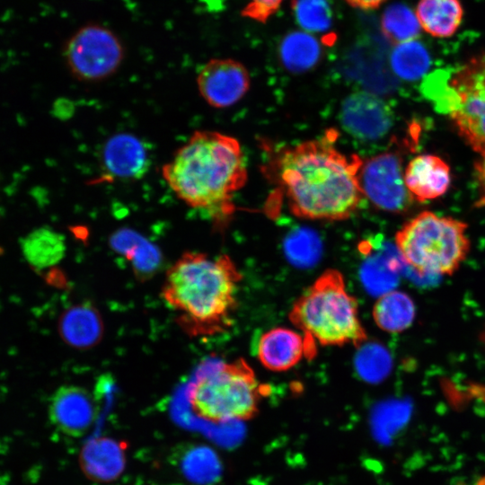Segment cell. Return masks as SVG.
I'll return each instance as SVG.
<instances>
[{
	"mask_svg": "<svg viewBox=\"0 0 485 485\" xmlns=\"http://www.w3.org/2000/svg\"><path fill=\"white\" fill-rule=\"evenodd\" d=\"M334 134L287 147L274 162L291 212L303 218L342 220L357 207L362 161L333 145Z\"/></svg>",
	"mask_w": 485,
	"mask_h": 485,
	"instance_id": "cell-1",
	"label": "cell"
},
{
	"mask_svg": "<svg viewBox=\"0 0 485 485\" xmlns=\"http://www.w3.org/2000/svg\"><path fill=\"white\" fill-rule=\"evenodd\" d=\"M179 199L223 224L234 213L233 195L247 180L239 142L217 131L197 130L162 168Z\"/></svg>",
	"mask_w": 485,
	"mask_h": 485,
	"instance_id": "cell-2",
	"label": "cell"
},
{
	"mask_svg": "<svg viewBox=\"0 0 485 485\" xmlns=\"http://www.w3.org/2000/svg\"><path fill=\"white\" fill-rule=\"evenodd\" d=\"M241 279L228 255L186 251L166 271L161 295L183 332L208 337L233 325Z\"/></svg>",
	"mask_w": 485,
	"mask_h": 485,
	"instance_id": "cell-3",
	"label": "cell"
},
{
	"mask_svg": "<svg viewBox=\"0 0 485 485\" xmlns=\"http://www.w3.org/2000/svg\"><path fill=\"white\" fill-rule=\"evenodd\" d=\"M289 320L304 336L322 346L360 347L366 332L357 299L346 289L342 274L325 270L295 301Z\"/></svg>",
	"mask_w": 485,
	"mask_h": 485,
	"instance_id": "cell-4",
	"label": "cell"
},
{
	"mask_svg": "<svg viewBox=\"0 0 485 485\" xmlns=\"http://www.w3.org/2000/svg\"><path fill=\"white\" fill-rule=\"evenodd\" d=\"M268 392L269 387L260 384L250 365L238 358L220 362L199 375L190 384L187 397L196 416L221 423L253 418Z\"/></svg>",
	"mask_w": 485,
	"mask_h": 485,
	"instance_id": "cell-5",
	"label": "cell"
},
{
	"mask_svg": "<svg viewBox=\"0 0 485 485\" xmlns=\"http://www.w3.org/2000/svg\"><path fill=\"white\" fill-rule=\"evenodd\" d=\"M466 229L463 221L423 211L396 233L395 244L403 260L417 273L450 276L470 251Z\"/></svg>",
	"mask_w": 485,
	"mask_h": 485,
	"instance_id": "cell-6",
	"label": "cell"
},
{
	"mask_svg": "<svg viewBox=\"0 0 485 485\" xmlns=\"http://www.w3.org/2000/svg\"><path fill=\"white\" fill-rule=\"evenodd\" d=\"M447 91L448 110L459 135L481 154L485 151V53L459 66Z\"/></svg>",
	"mask_w": 485,
	"mask_h": 485,
	"instance_id": "cell-7",
	"label": "cell"
},
{
	"mask_svg": "<svg viewBox=\"0 0 485 485\" xmlns=\"http://www.w3.org/2000/svg\"><path fill=\"white\" fill-rule=\"evenodd\" d=\"M63 55L75 77L96 82L108 78L118 70L124 58V48L110 29L87 24L68 39Z\"/></svg>",
	"mask_w": 485,
	"mask_h": 485,
	"instance_id": "cell-8",
	"label": "cell"
},
{
	"mask_svg": "<svg viewBox=\"0 0 485 485\" xmlns=\"http://www.w3.org/2000/svg\"><path fill=\"white\" fill-rule=\"evenodd\" d=\"M358 181L362 193L383 210L401 213L413 200L405 185L401 158L397 153L385 152L362 163Z\"/></svg>",
	"mask_w": 485,
	"mask_h": 485,
	"instance_id": "cell-9",
	"label": "cell"
},
{
	"mask_svg": "<svg viewBox=\"0 0 485 485\" xmlns=\"http://www.w3.org/2000/svg\"><path fill=\"white\" fill-rule=\"evenodd\" d=\"M197 86L204 101L214 108H226L238 102L250 88L245 66L232 58H213L197 76Z\"/></svg>",
	"mask_w": 485,
	"mask_h": 485,
	"instance_id": "cell-10",
	"label": "cell"
},
{
	"mask_svg": "<svg viewBox=\"0 0 485 485\" xmlns=\"http://www.w3.org/2000/svg\"><path fill=\"white\" fill-rule=\"evenodd\" d=\"M340 121L351 136L362 140H377L390 130L392 114L390 107L377 95L357 92L342 102Z\"/></svg>",
	"mask_w": 485,
	"mask_h": 485,
	"instance_id": "cell-11",
	"label": "cell"
},
{
	"mask_svg": "<svg viewBox=\"0 0 485 485\" xmlns=\"http://www.w3.org/2000/svg\"><path fill=\"white\" fill-rule=\"evenodd\" d=\"M49 419L62 432L72 436L84 435L97 416V406L92 393L84 387L66 384L52 395Z\"/></svg>",
	"mask_w": 485,
	"mask_h": 485,
	"instance_id": "cell-12",
	"label": "cell"
},
{
	"mask_svg": "<svg viewBox=\"0 0 485 485\" xmlns=\"http://www.w3.org/2000/svg\"><path fill=\"white\" fill-rule=\"evenodd\" d=\"M314 341L284 327L271 329L261 335L257 345V357L271 371H286L295 366L303 357H313Z\"/></svg>",
	"mask_w": 485,
	"mask_h": 485,
	"instance_id": "cell-13",
	"label": "cell"
},
{
	"mask_svg": "<svg viewBox=\"0 0 485 485\" xmlns=\"http://www.w3.org/2000/svg\"><path fill=\"white\" fill-rule=\"evenodd\" d=\"M101 162L106 174L118 180H139L150 164L145 144L128 133L116 134L105 142Z\"/></svg>",
	"mask_w": 485,
	"mask_h": 485,
	"instance_id": "cell-14",
	"label": "cell"
},
{
	"mask_svg": "<svg viewBox=\"0 0 485 485\" xmlns=\"http://www.w3.org/2000/svg\"><path fill=\"white\" fill-rule=\"evenodd\" d=\"M404 182L413 200L424 202L435 199L449 189L450 167L437 155L420 154L407 164Z\"/></svg>",
	"mask_w": 485,
	"mask_h": 485,
	"instance_id": "cell-15",
	"label": "cell"
},
{
	"mask_svg": "<svg viewBox=\"0 0 485 485\" xmlns=\"http://www.w3.org/2000/svg\"><path fill=\"white\" fill-rule=\"evenodd\" d=\"M58 331L69 346L88 349L102 340L104 325L97 308L84 302L64 311L59 318Z\"/></svg>",
	"mask_w": 485,
	"mask_h": 485,
	"instance_id": "cell-16",
	"label": "cell"
},
{
	"mask_svg": "<svg viewBox=\"0 0 485 485\" xmlns=\"http://www.w3.org/2000/svg\"><path fill=\"white\" fill-rule=\"evenodd\" d=\"M126 444L109 437L89 440L83 447L80 463L84 474L95 481H111L125 468Z\"/></svg>",
	"mask_w": 485,
	"mask_h": 485,
	"instance_id": "cell-17",
	"label": "cell"
},
{
	"mask_svg": "<svg viewBox=\"0 0 485 485\" xmlns=\"http://www.w3.org/2000/svg\"><path fill=\"white\" fill-rule=\"evenodd\" d=\"M110 244L131 263L135 275L140 280L153 277L163 264L159 248L132 229L123 228L113 233Z\"/></svg>",
	"mask_w": 485,
	"mask_h": 485,
	"instance_id": "cell-18",
	"label": "cell"
},
{
	"mask_svg": "<svg viewBox=\"0 0 485 485\" xmlns=\"http://www.w3.org/2000/svg\"><path fill=\"white\" fill-rule=\"evenodd\" d=\"M415 14L427 33L436 38H449L461 25L463 9L459 0H419Z\"/></svg>",
	"mask_w": 485,
	"mask_h": 485,
	"instance_id": "cell-19",
	"label": "cell"
},
{
	"mask_svg": "<svg viewBox=\"0 0 485 485\" xmlns=\"http://www.w3.org/2000/svg\"><path fill=\"white\" fill-rule=\"evenodd\" d=\"M27 262L43 270L56 266L66 253L64 237L48 226H41L29 233L21 242Z\"/></svg>",
	"mask_w": 485,
	"mask_h": 485,
	"instance_id": "cell-20",
	"label": "cell"
},
{
	"mask_svg": "<svg viewBox=\"0 0 485 485\" xmlns=\"http://www.w3.org/2000/svg\"><path fill=\"white\" fill-rule=\"evenodd\" d=\"M413 300L404 292L389 291L382 295L373 307L376 325L386 332H401L408 329L415 318Z\"/></svg>",
	"mask_w": 485,
	"mask_h": 485,
	"instance_id": "cell-21",
	"label": "cell"
},
{
	"mask_svg": "<svg viewBox=\"0 0 485 485\" xmlns=\"http://www.w3.org/2000/svg\"><path fill=\"white\" fill-rule=\"evenodd\" d=\"M284 251L292 264L297 267H310L320 258L322 242L313 230L298 227L286 236Z\"/></svg>",
	"mask_w": 485,
	"mask_h": 485,
	"instance_id": "cell-22",
	"label": "cell"
},
{
	"mask_svg": "<svg viewBox=\"0 0 485 485\" xmlns=\"http://www.w3.org/2000/svg\"><path fill=\"white\" fill-rule=\"evenodd\" d=\"M393 71L402 79L415 80L428 68L427 52L414 40L398 43L391 56Z\"/></svg>",
	"mask_w": 485,
	"mask_h": 485,
	"instance_id": "cell-23",
	"label": "cell"
},
{
	"mask_svg": "<svg viewBox=\"0 0 485 485\" xmlns=\"http://www.w3.org/2000/svg\"><path fill=\"white\" fill-rule=\"evenodd\" d=\"M282 46V59L285 66L293 72L310 68L318 59L317 42L304 34H293L287 38Z\"/></svg>",
	"mask_w": 485,
	"mask_h": 485,
	"instance_id": "cell-24",
	"label": "cell"
},
{
	"mask_svg": "<svg viewBox=\"0 0 485 485\" xmlns=\"http://www.w3.org/2000/svg\"><path fill=\"white\" fill-rule=\"evenodd\" d=\"M382 27L385 35L397 43L413 40L421 28L416 14L402 5H393L386 10Z\"/></svg>",
	"mask_w": 485,
	"mask_h": 485,
	"instance_id": "cell-25",
	"label": "cell"
},
{
	"mask_svg": "<svg viewBox=\"0 0 485 485\" xmlns=\"http://www.w3.org/2000/svg\"><path fill=\"white\" fill-rule=\"evenodd\" d=\"M296 18L306 30L321 31L330 22V9L325 0H299L295 6Z\"/></svg>",
	"mask_w": 485,
	"mask_h": 485,
	"instance_id": "cell-26",
	"label": "cell"
},
{
	"mask_svg": "<svg viewBox=\"0 0 485 485\" xmlns=\"http://www.w3.org/2000/svg\"><path fill=\"white\" fill-rule=\"evenodd\" d=\"M394 260H386L382 255H371L363 263L361 278L365 286L375 289L391 284L394 270Z\"/></svg>",
	"mask_w": 485,
	"mask_h": 485,
	"instance_id": "cell-27",
	"label": "cell"
},
{
	"mask_svg": "<svg viewBox=\"0 0 485 485\" xmlns=\"http://www.w3.org/2000/svg\"><path fill=\"white\" fill-rule=\"evenodd\" d=\"M183 460L184 472L192 481H204L210 477L213 455L207 448L196 446L190 449Z\"/></svg>",
	"mask_w": 485,
	"mask_h": 485,
	"instance_id": "cell-28",
	"label": "cell"
},
{
	"mask_svg": "<svg viewBox=\"0 0 485 485\" xmlns=\"http://www.w3.org/2000/svg\"><path fill=\"white\" fill-rule=\"evenodd\" d=\"M284 0H248L242 10L243 16L265 22L279 8Z\"/></svg>",
	"mask_w": 485,
	"mask_h": 485,
	"instance_id": "cell-29",
	"label": "cell"
},
{
	"mask_svg": "<svg viewBox=\"0 0 485 485\" xmlns=\"http://www.w3.org/2000/svg\"><path fill=\"white\" fill-rule=\"evenodd\" d=\"M481 155V159L475 164V174L479 190V197L475 205L477 207H485V151Z\"/></svg>",
	"mask_w": 485,
	"mask_h": 485,
	"instance_id": "cell-30",
	"label": "cell"
},
{
	"mask_svg": "<svg viewBox=\"0 0 485 485\" xmlns=\"http://www.w3.org/2000/svg\"><path fill=\"white\" fill-rule=\"evenodd\" d=\"M353 7L362 10H372L379 7L386 0H345Z\"/></svg>",
	"mask_w": 485,
	"mask_h": 485,
	"instance_id": "cell-31",
	"label": "cell"
},
{
	"mask_svg": "<svg viewBox=\"0 0 485 485\" xmlns=\"http://www.w3.org/2000/svg\"><path fill=\"white\" fill-rule=\"evenodd\" d=\"M474 485H485V475L480 477L474 483Z\"/></svg>",
	"mask_w": 485,
	"mask_h": 485,
	"instance_id": "cell-32",
	"label": "cell"
}]
</instances>
